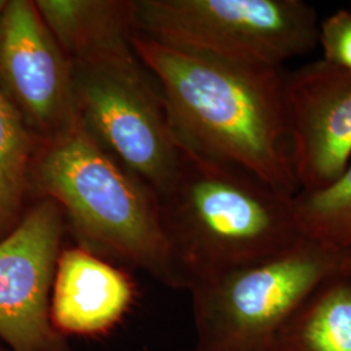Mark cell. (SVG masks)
Returning <instances> with one entry per match:
<instances>
[{
    "label": "cell",
    "instance_id": "obj_6",
    "mask_svg": "<svg viewBox=\"0 0 351 351\" xmlns=\"http://www.w3.org/2000/svg\"><path fill=\"white\" fill-rule=\"evenodd\" d=\"M132 14L138 36L232 63L282 68L317 45L302 0H132Z\"/></svg>",
    "mask_w": 351,
    "mask_h": 351
},
{
    "label": "cell",
    "instance_id": "obj_1",
    "mask_svg": "<svg viewBox=\"0 0 351 351\" xmlns=\"http://www.w3.org/2000/svg\"><path fill=\"white\" fill-rule=\"evenodd\" d=\"M178 147L298 194L282 108V68L232 63L133 34Z\"/></svg>",
    "mask_w": 351,
    "mask_h": 351
},
{
    "label": "cell",
    "instance_id": "obj_5",
    "mask_svg": "<svg viewBox=\"0 0 351 351\" xmlns=\"http://www.w3.org/2000/svg\"><path fill=\"white\" fill-rule=\"evenodd\" d=\"M77 119L159 199L182 163L160 88L130 42L72 62Z\"/></svg>",
    "mask_w": 351,
    "mask_h": 351
},
{
    "label": "cell",
    "instance_id": "obj_17",
    "mask_svg": "<svg viewBox=\"0 0 351 351\" xmlns=\"http://www.w3.org/2000/svg\"><path fill=\"white\" fill-rule=\"evenodd\" d=\"M7 0H0V19H1V16H3V12H4V10H5V7H7Z\"/></svg>",
    "mask_w": 351,
    "mask_h": 351
},
{
    "label": "cell",
    "instance_id": "obj_15",
    "mask_svg": "<svg viewBox=\"0 0 351 351\" xmlns=\"http://www.w3.org/2000/svg\"><path fill=\"white\" fill-rule=\"evenodd\" d=\"M317 45L323 60L351 72V13L339 10L319 24Z\"/></svg>",
    "mask_w": 351,
    "mask_h": 351
},
{
    "label": "cell",
    "instance_id": "obj_8",
    "mask_svg": "<svg viewBox=\"0 0 351 351\" xmlns=\"http://www.w3.org/2000/svg\"><path fill=\"white\" fill-rule=\"evenodd\" d=\"M0 91L39 142L78 121L72 62L32 0H10L0 19Z\"/></svg>",
    "mask_w": 351,
    "mask_h": 351
},
{
    "label": "cell",
    "instance_id": "obj_9",
    "mask_svg": "<svg viewBox=\"0 0 351 351\" xmlns=\"http://www.w3.org/2000/svg\"><path fill=\"white\" fill-rule=\"evenodd\" d=\"M282 108L298 193L330 186L351 160V72L323 59L284 72Z\"/></svg>",
    "mask_w": 351,
    "mask_h": 351
},
{
    "label": "cell",
    "instance_id": "obj_7",
    "mask_svg": "<svg viewBox=\"0 0 351 351\" xmlns=\"http://www.w3.org/2000/svg\"><path fill=\"white\" fill-rule=\"evenodd\" d=\"M68 236L60 206L36 199L0 239V341L10 351H71L51 323L56 265Z\"/></svg>",
    "mask_w": 351,
    "mask_h": 351
},
{
    "label": "cell",
    "instance_id": "obj_10",
    "mask_svg": "<svg viewBox=\"0 0 351 351\" xmlns=\"http://www.w3.org/2000/svg\"><path fill=\"white\" fill-rule=\"evenodd\" d=\"M136 300L124 268L78 246L64 247L52 284L51 323L64 336L101 337L119 326Z\"/></svg>",
    "mask_w": 351,
    "mask_h": 351
},
{
    "label": "cell",
    "instance_id": "obj_14",
    "mask_svg": "<svg viewBox=\"0 0 351 351\" xmlns=\"http://www.w3.org/2000/svg\"><path fill=\"white\" fill-rule=\"evenodd\" d=\"M301 234L339 251L351 249V160L328 188L294 195Z\"/></svg>",
    "mask_w": 351,
    "mask_h": 351
},
{
    "label": "cell",
    "instance_id": "obj_13",
    "mask_svg": "<svg viewBox=\"0 0 351 351\" xmlns=\"http://www.w3.org/2000/svg\"><path fill=\"white\" fill-rule=\"evenodd\" d=\"M38 141L0 91V239L25 213L29 172Z\"/></svg>",
    "mask_w": 351,
    "mask_h": 351
},
{
    "label": "cell",
    "instance_id": "obj_3",
    "mask_svg": "<svg viewBox=\"0 0 351 351\" xmlns=\"http://www.w3.org/2000/svg\"><path fill=\"white\" fill-rule=\"evenodd\" d=\"M182 154L173 184L158 199L180 290L263 262L303 239L293 195Z\"/></svg>",
    "mask_w": 351,
    "mask_h": 351
},
{
    "label": "cell",
    "instance_id": "obj_2",
    "mask_svg": "<svg viewBox=\"0 0 351 351\" xmlns=\"http://www.w3.org/2000/svg\"><path fill=\"white\" fill-rule=\"evenodd\" d=\"M27 195L60 206L75 246L180 290L156 195L80 121L38 142Z\"/></svg>",
    "mask_w": 351,
    "mask_h": 351
},
{
    "label": "cell",
    "instance_id": "obj_19",
    "mask_svg": "<svg viewBox=\"0 0 351 351\" xmlns=\"http://www.w3.org/2000/svg\"><path fill=\"white\" fill-rule=\"evenodd\" d=\"M0 349H1V348H0Z\"/></svg>",
    "mask_w": 351,
    "mask_h": 351
},
{
    "label": "cell",
    "instance_id": "obj_12",
    "mask_svg": "<svg viewBox=\"0 0 351 351\" xmlns=\"http://www.w3.org/2000/svg\"><path fill=\"white\" fill-rule=\"evenodd\" d=\"M274 351H351V278L323 282L282 328Z\"/></svg>",
    "mask_w": 351,
    "mask_h": 351
},
{
    "label": "cell",
    "instance_id": "obj_18",
    "mask_svg": "<svg viewBox=\"0 0 351 351\" xmlns=\"http://www.w3.org/2000/svg\"><path fill=\"white\" fill-rule=\"evenodd\" d=\"M0 351H10V350H7V349H0Z\"/></svg>",
    "mask_w": 351,
    "mask_h": 351
},
{
    "label": "cell",
    "instance_id": "obj_16",
    "mask_svg": "<svg viewBox=\"0 0 351 351\" xmlns=\"http://www.w3.org/2000/svg\"><path fill=\"white\" fill-rule=\"evenodd\" d=\"M342 274L351 278V249L345 251L343 263H342Z\"/></svg>",
    "mask_w": 351,
    "mask_h": 351
},
{
    "label": "cell",
    "instance_id": "obj_11",
    "mask_svg": "<svg viewBox=\"0 0 351 351\" xmlns=\"http://www.w3.org/2000/svg\"><path fill=\"white\" fill-rule=\"evenodd\" d=\"M38 12L71 62L134 34L132 0H37Z\"/></svg>",
    "mask_w": 351,
    "mask_h": 351
},
{
    "label": "cell",
    "instance_id": "obj_4",
    "mask_svg": "<svg viewBox=\"0 0 351 351\" xmlns=\"http://www.w3.org/2000/svg\"><path fill=\"white\" fill-rule=\"evenodd\" d=\"M343 255L303 237L269 259L191 289L194 351H274L303 302L342 272Z\"/></svg>",
    "mask_w": 351,
    "mask_h": 351
},
{
    "label": "cell",
    "instance_id": "obj_20",
    "mask_svg": "<svg viewBox=\"0 0 351 351\" xmlns=\"http://www.w3.org/2000/svg\"><path fill=\"white\" fill-rule=\"evenodd\" d=\"M350 13H351V11H350Z\"/></svg>",
    "mask_w": 351,
    "mask_h": 351
}]
</instances>
